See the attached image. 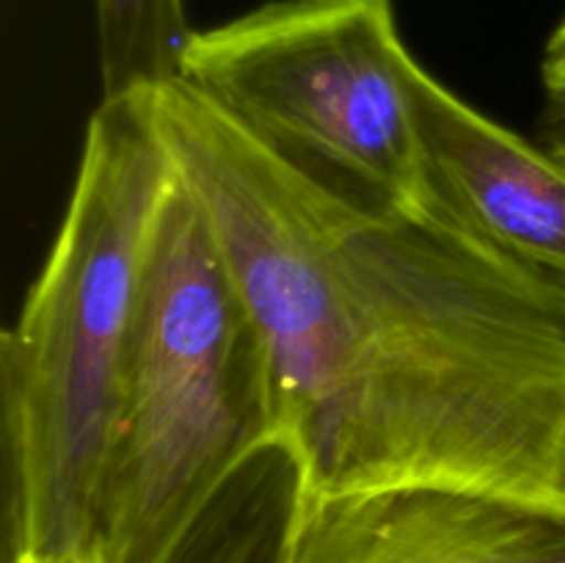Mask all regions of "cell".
I'll return each mask as SVG.
<instances>
[{
    "instance_id": "3",
    "label": "cell",
    "mask_w": 565,
    "mask_h": 563,
    "mask_svg": "<svg viewBox=\"0 0 565 563\" xmlns=\"http://www.w3.org/2000/svg\"><path fill=\"white\" fill-rule=\"evenodd\" d=\"M279 436L268 348L177 169L143 268L97 513L105 563H163L213 491Z\"/></svg>"
},
{
    "instance_id": "10",
    "label": "cell",
    "mask_w": 565,
    "mask_h": 563,
    "mask_svg": "<svg viewBox=\"0 0 565 563\" xmlns=\"http://www.w3.org/2000/svg\"><path fill=\"white\" fill-rule=\"evenodd\" d=\"M11 563H105L97 552L86 550H20L11 552Z\"/></svg>"
},
{
    "instance_id": "9",
    "label": "cell",
    "mask_w": 565,
    "mask_h": 563,
    "mask_svg": "<svg viewBox=\"0 0 565 563\" xmlns=\"http://www.w3.org/2000/svg\"><path fill=\"white\" fill-rule=\"evenodd\" d=\"M541 86H544L541 147L565 166V11L546 42L544 61H541Z\"/></svg>"
},
{
    "instance_id": "4",
    "label": "cell",
    "mask_w": 565,
    "mask_h": 563,
    "mask_svg": "<svg viewBox=\"0 0 565 563\" xmlns=\"http://www.w3.org/2000/svg\"><path fill=\"white\" fill-rule=\"evenodd\" d=\"M414 66L392 0H268L193 33L182 81L337 196L414 210Z\"/></svg>"
},
{
    "instance_id": "1",
    "label": "cell",
    "mask_w": 565,
    "mask_h": 563,
    "mask_svg": "<svg viewBox=\"0 0 565 563\" xmlns=\"http://www.w3.org/2000/svg\"><path fill=\"white\" fill-rule=\"evenodd\" d=\"M154 114L252 304L309 491L450 486L565 511V298L417 210L298 174L185 81Z\"/></svg>"
},
{
    "instance_id": "2",
    "label": "cell",
    "mask_w": 565,
    "mask_h": 563,
    "mask_svg": "<svg viewBox=\"0 0 565 563\" xmlns=\"http://www.w3.org/2000/svg\"><path fill=\"white\" fill-rule=\"evenodd\" d=\"M174 180L154 92L103 99L47 263L0 340L11 552H97L121 373L154 221Z\"/></svg>"
},
{
    "instance_id": "6",
    "label": "cell",
    "mask_w": 565,
    "mask_h": 563,
    "mask_svg": "<svg viewBox=\"0 0 565 563\" xmlns=\"http://www.w3.org/2000/svg\"><path fill=\"white\" fill-rule=\"evenodd\" d=\"M285 563H565V511L450 486L307 489Z\"/></svg>"
},
{
    "instance_id": "8",
    "label": "cell",
    "mask_w": 565,
    "mask_h": 563,
    "mask_svg": "<svg viewBox=\"0 0 565 563\" xmlns=\"http://www.w3.org/2000/svg\"><path fill=\"white\" fill-rule=\"evenodd\" d=\"M103 99L158 92L182 81L191 47L182 0H97Z\"/></svg>"
},
{
    "instance_id": "5",
    "label": "cell",
    "mask_w": 565,
    "mask_h": 563,
    "mask_svg": "<svg viewBox=\"0 0 565 563\" xmlns=\"http://www.w3.org/2000/svg\"><path fill=\"white\" fill-rule=\"evenodd\" d=\"M414 210L519 279L565 298V166L475 110L423 64L412 72Z\"/></svg>"
},
{
    "instance_id": "7",
    "label": "cell",
    "mask_w": 565,
    "mask_h": 563,
    "mask_svg": "<svg viewBox=\"0 0 565 563\" xmlns=\"http://www.w3.org/2000/svg\"><path fill=\"white\" fill-rule=\"evenodd\" d=\"M307 469L287 439L265 442L191 519L163 563H285Z\"/></svg>"
}]
</instances>
